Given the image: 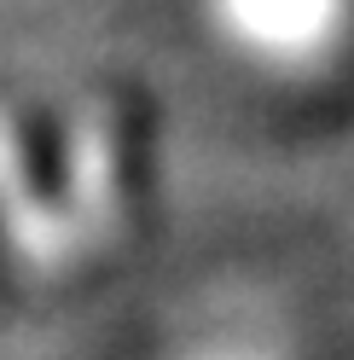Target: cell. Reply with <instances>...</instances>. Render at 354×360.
Here are the masks:
<instances>
[{"mask_svg": "<svg viewBox=\"0 0 354 360\" xmlns=\"http://www.w3.org/2000/svg\"><path fill=\"white\" fill-rule=\"evenodd\" d=\"M215 360H268V354H256V349H250V354H244V349H232V354H215Z\"/></svg>", "mask_w": 354, "mask_h": 360, "instance_id": "7a4b0ae2", "label": "cell"}, {"mask_svg": "<svg viewBox=\"0 0 354 360\" xmlns=\"http://www.w3.org/2000/svg\"><path fill=\"white\" fill-rule=\"evenodd\" d=\"M221 30L268 70H314L337 47L348 0H215Z\"/></svg>", "mask_w": 354, "mask_h": 360, "instance_id": "6da1fadb", "label": "cell"}]
</instances>
